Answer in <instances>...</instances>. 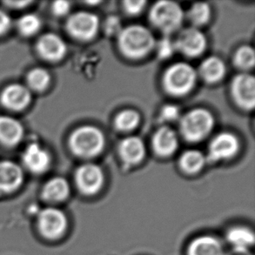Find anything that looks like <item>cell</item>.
<instances>
[{
	"instance_id": "f1b7e54d",
	"label": "cell",
	"mask_w": 255,
	"mask_h": 255,
	"mask_svg": "<svg viewBox=\"0 0 255 255\" xmlns=\"http://www.w3.org/2000/svg\"><path fill=\"white\" fill-rule=\"evenodd\" d=\"M175 50L174 42H172L169 38H163L158 42L157 53L160 59H168Z\"/></svg>"
},
{
	"instance_id": "1f68e13d",
	"label": "cell",
	"mask_w": 255,
	"mask_h": 255,
	"mask_svg": "<svg viewBox=\"0 0 255 255\" xmlns=\"http://www.w3.org/2000/svg\"><path fill=\"white\" fill-rule=\"evenodd\" d=\"M179 117V109L174 105H166L160 113V118L165 121H176Z\"/></svg>"
},
{
	"instance_id": "6da1fadb",
	"label": "cell",
	"mask_w": 255,
	"mask_h": 255,
	"mask_svg": "<svg viewBox=\"0 0 255 255\" xmlns=\"http://www.w3.org/2000/svg\"><path fill=\"white\" fill-rule=\"evenodd\" d=\"M155 38L147 28L133 24L122 29L118 35V45L121 52L131 59L145 57L155 46Z\"/></svg>"
},
{
	"instance_id": "ac0fdd59",
	"label": "cell",
	"mask_w": 255,
	"mask_h": 255,
	"mask_svg": "<svg viewBox=\"0 0 255 255\" xmlns=\"http://www.w3.org/2000/svg\"><path fill=\"white\" fill-rule=\"evenodd\" d=\"M24 135L19 121L9 116H0V142L8 146L17 145Z\"/></svg>"
},
{
	"instance_id": "ba28073f",
	"label": "cell",
	"mask_w": 255,
	"mask_h": 255,
	"mask_svg": "<svg viewBox=\"0 0 255 255\" xmlns=\"http://www.w3.org/2000/svg\"><path fill=\"white\" fill-rule=\"evenodd\" d=\"M100 20L96 15L87 11H79L69 17L66 24L67 31L80 40H89L96 35Z\"/></svg>"
},
{
	"instance_id": "4316f807",
	"label": "cell",
	"mask_w": 255,
	"mask_h": 255,
	"mask_svg": "<svg viewBox=\"0 0 255 255\" xmlns=\"http://www.w3.org/2000/svg\"><path fill=\"white\" fill-rule=\"evenodd\" d=\"M41 21L35 14H26L19 18L17 22V28L24 36H31L40 29Z\"/></svg>"
},
{
	"instance_id": "2e32d148",
	"label": "cell",
	"mask_w": 255,
	"mask_h": 255,
	"mask_svg": "<svg viewBox=\"0 0 255 255\" xmlns=\"http://www.w3.org/2000/svg\"><path fill=\"white\" fill-rule=\"evenodd\" d=\"M38 52L49 61H59L66 55V43L58 35L48 33L42 36L38 42Z\"/></svg>"
},
{
	"instance_id": "3957f363",
	"label": "cell",
	"mask_w": 255,
	"mask_h": 255,
	"mask_svg": "<svg viewBox=\"0 0 255 255\" xmlns=\"http://www.w3.org/2000/svg\"><path fill=\"white\" fill-rule=\"evenodd\" d=\"M214 124V119L210 112L198 108L183 116L180 121V131L186 140L200 141L209 134Z\"/></svg>"
},
{
	"instance_id": "9a60e30c",
	"label": "cell",
	"mask_w": 255,
	"mask_h": 255,
	"mask_svg": "<svg viewBox=\"0 0 255 255\" xmlns=\"http://www.w3.org/2000/svg\"><path fill=\"white\" fill-rule=\"evenodd\" d=\"M23 180L20 166L11 161H0V193H12L22 185Z\"/></svg>"
},
{
	"instance_id": "7a4b0ae2",
	"label": "cell",
	"mask_w": 255,
	"mask_h": 255,
	"mask_svg": "<svg viewBox=\"0 0 255 255\" xmlns=\"http://www.w3.org/2000/svg\"><path fill=\"white\" fill-rule=\"evenodd\" d=\"M69 145L77 156L92 158L103 150L105 137L99 128L85 126L73 131L70 137Z\"/></svg>"
},
{
	"instance_id": "e0dca14e",
	"label": "cell",
	"mask_w": 255,
	"mask_h": 255,
	"mask_svg": "<svg viewBox=\"0 0 255 255\" xmlns=\"http://www.w3.org/2000/svg\"><path fill=\"white\" fill-rule=\"evenodd\" d=\"M31 101V93L25 86L12 84L7 86L1 94V102L10 110L20 111Z\"/></svg>"
},
{
	"instance_id": "44dd1931",
	"label": "cell",
	"mask_w": 255,
	"mask_h": 255,
	"mask_svg": "<svg viewBox=\"0 0 255 255\" xmlns=\"http://www.w3.org/2000/svg\"><path fill=\"white\" fill-rule=\"evenodd\" d=\"M120 154L125 162L135 165L145 156V148L141 138L131 136L122 140L119 147Z\"/></svg>"
},
{
	"instance_id": "484cf974",
	"label": "cell",
	"mask_w": 255,
	"mask_h": 255,
	"mask_svg": "<svg viewBox=\"0 0 255 255\" xmlns=\"http://www.w3.org/2000/svg\"><path fill=\"white\" fill-rule=\"evenodd\" d=\"M28 84L36 91L45 90L50 84L51 77L47 71L43 68H35L31 71L27 77Z\"/></svg>"
},
{
	"instance_id": "7c38bea8",
	"label": "cell",
	"mask_w": 255,
	"mask_h": 255,
	"mask_svg": "<svg viewBox=\"0 0 255 255\" xmlns=\"http://www.w3.org/2000/svg\"><path fill=\"white\" fill-rule=\"evenodd\" d=\"M239 148L240 142L235 135L230 132H222L211 141L208 158L212 161L230 159L237 153Z\"/></svg>"
},
{
	"instance_id": "d6986e66",
	"label": "cell",
	"mask_w": 255,
	"mask_h": 255,
	"mask_svg": "<svg viewBox=\"0 0 255 255\" xmlns=\"http://www.w3.org/2000/svg\"><path fill=\"white\" fill-rule=\"evenodd\" d=\"M71 193L69 183L61 177L50 179L42 190L43 199L50 203H61L66 201Z\"/></svg>"
},
{
	"instance_id": "d6a6232c",
	"label": "cell",
	"mask_w": 255,
	"mask_h": 255,
	"mask_svg": "<svg viewBox=\"0 0 255 255\" xmlns=\"http://www.w3.org/2000/svg\"><path fill=\"white\" fill-rule=\"evenodd\" d=\"M71 5L67 1H56L52 4V10L56 16H64L68 13Z\"/></svg>"
},
{
	"instance_id": "277c9868",
	"label": "cell",
	"mask_w": 255,
	"mask_h": 255,
	"mask_svg": "<svg viewBox=\"0 0 255 255\" xmlns=\"http://www.w3.org/2000/svg\"><path fill=\"white\" fill-rule=\"evenodd\" d=\"M150 21L156 28L169 34L178 30L184 20L182 8L176 2L159 1L152 5L149 14Z\"/></svg>"
},
{
	"instance_id": "52a82bcc",
	"label": "cell",
	"mask_w": 255,
	"mask_h": 255,
	"mask_svg": "<svg viewBox=\"0 0 255 255\" xmlns=\"http://www.w3.org/2000/svg\"><path fill=\"white\" fill-rule=\"evenodd\" d=\"M104 173L100 166L87 163L80 166L75 172L77 189L82 195L95 196L103 187Z\"/></svg>"
},
{
	"instance_id": "cb8c5ba5",
	"label": "cell",
	"mask_w": 255,
	"mask_h": 255,
	"mask_svg": "<svg viewBox=\"0 0 255 255\" xmlns=\"http://www.w3.org/2000/svg\"><path fill=\"white\" fill-rule=\"evenodd\" d=\"M189 20L194 25L200 26L207 24L210 19V6L207 3H195L190 8L187 13Z\"/></svg>"
},
{
	"instance_id": "4fadbf2b",
	"label": "cell",
	"mask_w": 255,
	"mask_h": 255,
	"mask_svg": "<svg viewBox=\"0 0 255 255\" xmlns=\"http://www.w3.org/2000/svg\"><path fill=\"white\" fill-rule=\"evenodd\" d=\"M223 241L233 249H252L255 244V231L248 225H231L226 229Z\"/></svg>"
},
{
	"instance_id": "5bb4252c",
	"label": "cell",
	"mask_w": 255,
	"mask_h": 255,
	"mask_svg": "<svg viewBox=\"0 0 255 255\" xmlns=\"http://www.w3.org/2000/svg\"><path fill=\"white\" fill-rule=\"evenodd\" d=\"M23 161L29 171L39 174L48 169L51 156L39 144L31 143L24 150Z\"/></svg>"
},
{
	"instance_id": "9c48e42d",
	"label": "cell",
	"mask_w": 255,
	"mask_h": 255,
	"mask_svg": "<svg viewBox=\"0 0 255 255\" xmlns=\"http://www.w3.org/2000/svg\"><path fill=\"white\" fill-rule=\"evenodd\" d=\"M225 242L217 235H197L187 242L185 255H225Z\"/></svg>"
},
{
	"instance_id": "f546056e",
	"label": "cell",
	"mask_w": 255,
	"mask_h": 255,
	"mask_svg": "<svg viewBox=\"0 0 255 255\" xmlns=\"http://www.w3.org/2000/svg\"><path fill=\"white\" fill-rule=\"evenodd\" d=\"M145 1H141V0H128L125 1L124 9L127 13L129 15H138L140 13L143 9L145 8Z\"/></svg>"
},
{
	"instance_id": "30bf717a",
	"label": "cell",
	"mask_w": 255,
	"mask_h": 255,
	"mask_svg": "<svg viewBox=\"0 0 255 255\" xmlns=\"http://www.w3.org/2000/svg\"><path fill=\"white\" fill-rule=\"evenodd\" d=\"M175 49L184 55L197 57L203 53L207 46L205 35L195 27H189L180 31L174 42Z\"/></svg>"
},
{
	"instance_id": "8992f818",
	"label": "cell",
	"mask_w": 255,
	"mask_h": 255,
	"mask_svg": "<svg viewBox=\"0 0 255 255\" xmlns=\"http://www.w3.org/2000/svg\"><path fill=\"white\" fill-rule=\"evenodd\" d=\"M69 227L65 212L56 207H47L38 214V228L44 238L57 241L66 235Z\"/></svg>"
},
{
	"instance_id": "83f0119b",
	"label": "cell",
	"mask_w": 255,
	"mask_h": 255,
	"mask_svg": "<svg viewBox=\"0 0 255 255\" xmlns=\"http://www.w3.org/2000/svg\"><path fill=\"white\" fill-rule=\"evenodd\" d=\"M255 54L252 47L244 45L239 49L235 56V63L242 70L251 69L255 66Z\"/></svg>"
},
{
	"instance_id": "5b68a950",
	"label": "cell",
	"mask_w": 255,
	"mask_h": 255,
	"mask_svg": "<svg viewBox=\"0 0 255 255\" xmlns=\"http://www.w3.org/2000/svg\"><path fill=\"white\" fill-rule=\"evenodd\" d=\"M196 79V71L193 66L186 63H176L166 70L163 84L167 93L182 96L193 89Z\"/></svg>"
},
{
	"instance_id": "836d02e7",
	"label": "cell",
	"mask_w": 255,
	"mask_h": 255,
	"mask_svg": "<svg viewBox=\"0 0 255 255\" xmlns=\"http://www.w3.org/2000/svg\"><path fill=\"white\" fill-rule=\"evenodd\" d=\"M10 24H11V19L9 17V15L0 10V36L4 34L10 29Z\"/></svg>"
},
{
	"instance_id": "7402d4cb",
	"label": "cell",
	"mask_w": 255,
	"mask_h": 255,
	"mask_svg": "<svg viewBox=\"0 0 255 255\" xmlns=\"http://www.w3.org/2000/svg\"><path fill=\"white\" fill-rule=\"evenodd\" d=\"M226 66L218 57H209L200 65V74L201 78L208 83L218 82L224 77Z\"/></svg>"
},
{
	"instance_id": "603a6c76",
	"label": "cell",
	"mask_w": 255,
	"mask_h": 255,
	"mask_svg": "<svg viewBox=\"0 0 255 255\" xmlns=\"http://www.w3.org/2000/svg\"><path fill=\"white\" fill-rule=\"evenodd\" d=\"M205 162V156L198 150H188L183 152L179 159V165L181 166V169L190 174L200 172Z\"/></svg>"
},
{
	"instance_id": "8fae6325",
	"label": "cell",
	"mask_w": 255,
	"mask_h": 255,
	"mask_svg": "<svg viewBox=\"0 0 255 255\" xmlns=\"http://www.w3.org/2000/svg\"><path fill=\"white\" fill-rule=\"evenodd\" d=\"M231 91L235 102L245 110H252L255 104V78L241 73L233 80Z\"/></svg>"
},
{
	"instance_id": "4dcf8cb0",
	"label": "cell",
	"mask_w": 255,
	"mask_h": 255,
	"mask_svg": "<svg viewBox=\"0 0 255 255\" xmlns=\"http://www.w3.org/2000/svg\"><path fill=\"white\" fill-rule=\"evenodd\" d=\"M105 30L108 35H119L122 31L121 20L117 17H108L105 23Z\"/></svg>"
},
{
	"instance_id": "d4e9b609",
	"label": "cell",
	"mask_w": 255,
	"mask_h": 255,
	"mask_svg": "<svg viewBox=\"0 0 255 255\" xmlns=\"http://www.w3.org/2000/svg\"><path fill=\"white\" fill-rule=\"evenodd\" d=\"M139 122V115L133 110L122 111L115 119V127L123 131L133 130Z\"/></svg>"
},
{
	"instance_id": "e575fe53",
	"label": "cell",
	"mask_w": 255,
	"mask_h": 255,
	"mask_svg": "<svg viewBox=\"0 0 255 255\" xmlns=\"http://www.w3.org/2000/svg\"><path fill=\"white\" fill-rule=\"evenodd\" d=\"M225 255H255L252 249H233L230 248L229 250L226 251Z\"/></svg>"
},
{
	"instance_id": "ffe728a7",
	"label": "cell",
	"mask_w": 255,
	"mask_h": 255,
	"mask_svg": "<svg viewBox=\"0 0 255 255\" xmlns=\"http://www.w3.org/2000/svg\"><path fill=\"white\" fill-rule=\"evenodd\" d=\"M152 145L159 155H171L178 147V137L175 131L167 127L159 128L153 135Z\"/></svg>"
}]
</instances>
